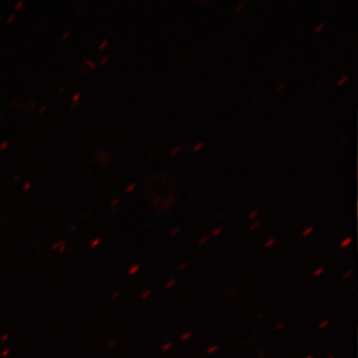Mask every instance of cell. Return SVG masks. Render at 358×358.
<instances>
[{
    "label": "cell",
    "mask_w": 358,
    "mask_h": 358,
    "mask_svg": "<svg viewBox=\"0 0 358 358\" xmlns=\"http://www.w3.org/2000/svg\"><path fill=\"white\" fill-rule=\"evenodd\" d=\"M324 267H320L319 268H317V270L313 272V277H319L320 275H322V273L324 272Z\"/></svg>",
    "instance_id": "cell-10"
},
{
    "label": "cell",
    "mask_w": 358,
    "mask_h": 358,
    "mask_svg": "<svg viewBox=\"0 0 358 358\" xmlns=\"http://www.w3.org/2000/svg\"><path fill=\"white\" fill-rule=\"evenodd\" d=\"M352 274H353V271L348 270V272H346L345 274L343 275V280L348 279V278H350V275H352Z\"/></svg>",
    "instance_id": "cell-26"
},
{
    "label": "cell",
    "mask_w": 358,
    "mask_h": 358,
    "mask_svg": "<svg viewBox=\"0 0 358 358\" xmlns=\"http://www.w3.org/2000/svg\"><path fill=\"white\" fill-rule=\"evenodd\" d=\"M136 183H131L129 186H127L126 188V192L127 193H131L133 192L134 189H136Z\"/></svg>",
    "instance_id": "cell-12"
},
{
    "label": "cell",
    "mask_w": 358,
    "mask_h": 358,
    "mask_svg": "<svg viewBox=\"0 0 358 358\" xmlns=\"http://www.w3.org/2000/svg\"><path fill=\"white\" fill-rule=\"evenodd\" d=\"M329 320H324V322H322V324H320L319 329H326L327 326H329Z\"/></svg>",
    "instance_id": "cell-22"
},
{
    "label": "cell",
    "mask_w": 358,
    "mask_h": 358,
    "mask_svg": "<svg viewBox=\"0 0 358 358\" xmlns=\"http://www.w3.org/2000/svg\"><path fill=\"white\" fill-rule=\"evenodd\" d=\"M257 1H260V0H257Z\"/></svg>",
    "instance_id": "cell-40"
},
{
    "label": "cell",
    "mask_w": 358,
    "mask_h": 358,
    "mask_svg": "<svg viewBox=\"0 0 358 358\" xmlns=\"http://www.w3.org/2000/svg\"><path fill=\"white\" fill-rule=\"evenodd\" d=\"M176 284V280H173V281H171L169 282H167L166 285V288L169 289L171 288V287H173L174 285Z\"/></svg>",
    "instance_id": "cell-31"
},
{
    "label": "cell",
    "mask_w": 358,
    "mask_h": 358,
    "mask_svg": "<svg viewBox=\"0 0 358 358\" xmlns=\"http://www.w3.org/2000/svg\"><path fill=\"white\" fill-rule=\"evenodd\" d=\"M24 6L25 0H18V1L16 2L15 6H14V11H15V13H18V11H20Z\"/></svg>",
    "instance_id": "cell-2"
},
{
    "label": "cell",
    "mask_w": 358,
    "mask_h": 358,
    "mask_svg": "<svg viewBox=\"0 0 358 358\" xmlns=\"http://www.w3.org/2000/svg\"><path fill=\"white\" fill-rule=\"evenodd\" d=\"M204 147V141H199V143H195L194 147H193V152H199L202 150Z\"/></svg>",
    "instance_id": "cell-5"
},
{
    "label": "cell",
    "mask_w": 358,
    "mask_h": 358,
    "mask_svg": "<svg viewBox=\"0 0 358 358\" xmlns=\"http://www.w3.org/2000/svg\"><path fill=\"white\" fill-rule=\"evenodd\" d=\"M192 331H188V333L181 334L180 339H181V341H187V339L192 338Z\"/></svg>",
    "instance_id": "cell-11"
},
{
    "label": "cell",
    "mask_w": 358,
    "mask_h": 358,
    "mask_svg": "<svg viewBox=\"0 0 358 358\" xmlns=\"http://www.w3.org/2000/svg\"><path fill=\"white\" fill-rule=\"evenodd\" d=\"M47 105H44L43 107L41 108V109L39 110V113L40 114H43V113L45 112V110L47 109Z\"/></svg>",
    "instance_id": "cell-35"
},
{
    "label": "cell",
    "mask_w": 358,
    "mask_h": 358,
    "mask_svg": "<svg viewBox=\"0 0 358 358\" xmlns=\"http://www.w3.org/2000/svg\"><path fill=\"white\" fill-rule=\"evenodd\" d=\"M86 65L91 70H95L96 68V63L91 60H86Z\"/></svg>",
    "instance_id": "cell-8"
},
{
    "label": "cell",
    "mask_w": 358,
    "mask_h": 358,
    "mask_svg": "<svg viewBox=\"0 0 358 358\" xmlns=\"http://www.w3.org/2000/svg\"><path fill=\"white\" fill-rule=\"evenodd\" d=\"M121 202V199H115L114 201H112V203H110V206L112 207H117V205Z\"/></svg>",
    "instance_id": "cell-32"
},
{
    "label": "cell",
    "mask_w": 358,
    "mask_h": 358,
    "mask_svg": "<svg viewBox=\"0 0 358 358\" xmlns=\"http://www.w3.org/2000/svg\"><path fill=\"white\" fill-rule=\"evenodd\" d=\"M245 6H246V3H245L244 1L240 2V3L238 4V6L236 7V13H240V11L243 10Z\"/></svg>",
    "instance_id": "cell-19"
},
{
    "label": "cell",
    "mask_w": 358,
    "mask_h": 358,
    "mask_svg": "<svg viewBox=\"0 0 358 358\" xmlns=\"http://www.w3.org/2000/svg\"><path fill=\"white\" fill-rule=\"evenodd\" d=\"M282 327H284V324L281 322V324H278L277 326H275V331H279V329H281Z\"/></svg>",
    "instance_id": "cell-34"
},
{
    "label": "cell",
    "mask_w": 358,
    "mask_h": 358,
    "mask_svg": "<svg viewBox=\"0 0 358 358\" xmlns=\"http://www.w3.org/2000/svg\"><path fill=\"white\" fill-rule=\"evenodd\" d=\"M8 147H9V143L7 141H3V143H0V150H1V152H4V150H6V148Z\"/></svg>",
    "instance_id": "cell-17"
},
{
    "label": "cell",
    "mask_w": 358,
    "mask_h": 358,
    "mask_svg": "<svg viewBox=\"0 0 358 358\" xmlns=\"http://www.w3.org/2000/svg\"><path fill=\"white\" fill-rule=\"evenodd\" d=\"M179 231H180V228H179V227L174 228V229L173 231H171V236H176V235H178L179 233Z\"/></svg>",
    "instance_id": "cell-30"
},
{
    "label": "cell",
    "mask_w": 358,
    "mask_h": 358,
    "mask_svg": "<svg viewBox=\"0 0 358 358\" xmlns=\"http://www.w3.org/2000/svg\"><path fill=\"white\" fill-rule=\"evenodd\" d=\"M70 35V31H65L64 33H63L62 36H61V40H62V41H66V40L69 38Z\"/></svg>",
    "instance_id": "cell-20"
},
{
    "label": "cell",
    "mask_w": 358,
    "mask_h": 358,
    "mask_svg": "<svg viewBox=\"0 0 358 358\" xmlns=\"http://www.w3.org/2000/svg\"><path fill=\"white\" fill-rule=\"evenodd\" d=\"M313 232V228L308 227L307 229H305L303 231V233H301V236L308 237V235L312 234Z\"/></svg>",
    "instance_id": "cell-7"
},
{
    "label": "cell",
    "mask_w": 358,
    "mask_h": 358,
    "mask_svg": "<svg viewBox=\"0 0 358 358\" xmlns=\"http://www.w3.org/2000/svg\"><path fill=\"white\" fill-rule=\"evenodd\" d=\"M275 243V238H271V239H268L267 241V243L265 244L266 248H271V247L273 246Z\"/></svg>",
    "instance_id": "cell-14"
},
{
    "label": "cell",
    "mask_w": 358,
    "mask_h": 358,
    "mask_svg": "<svg viewBox=\"0 0 358 358\" xmlns=\"http://www.w3.org/2000/svg\"><path fill=\"white\" fill-rule=\"evenodd\" d=\"M222 232H223V228L219 227V228H217V229L212 231V236L217 237Z\"/></svg>",
    "instance_id": "cell-13"
},
{
    "label": "cell",
    "mask_w": 358,
    "mask_h": 358,
    "mask_svg": "<svg viewBox=\"0 0 358 358\" xmlns=\"http://www.w3.org/2000/svg\"><path fill=\"white\" fill-rule=\"evenodd\" d=\"M287 86H288V83H287V82H284V83H282L279 87H278V92L284 91Z\"/></svg>",
    "instance_id": "cell-25"
},
{
    "label": "cell",
    "mask_w": 358,
    "mask_h": 358,
    "mask_svg": "<svg viewBox=\"0 0 358 358\" xmlns=\"http://www.w3.org/2000/svg\"><path fill=\"white\" fill-rule=\"evenodd\" d=\"M15 20H16V14L13 13V14H11V15L8 16V18H7V20H6L7 24H13L14 21H15Z\"/></svg>",
    "instance_id": "cell-9"
},
{
    "label": "cell",
    "mask_w": 358,
    "mask_h": 358,
    "mask_svg": "<svg viewBox=\"0 0 358 358\" xmlns=\"http://www.w3.org/2000/svg\"><path fill=\"white\" fill-rule=\"evenodd\" d=\"M352 237H346L345 239H343V241L341 242V244H339V247H341V249L348 248V247L350 246V245L352 244Z\"/></svg>",
    "instance_id": "cell-1"
},
{
    "label": "cell",
    "mask_w": 358,
    "mask_h": 358,
    "mask_svg": "<svg viewBox=\"0 0 358 358\" xmlns=\"http://www.w3.org/2000/svg\"><path fill=\"white\" fill-rule=\"evenodd\" d=\"M109 59H110L109 56H108V55L103 56V57L102 59H101L100 65L101 66L106 65V63H107L108 61H109Z\"/></svg>",
    "instance_id": "cell-21"
},
{
    "label": "cell",
    "mask_w": 358,
    "mask_h": 358,
    "mask_svg": "<svg viewBox=\"0 0 358 358\" xmlns=\"http://www.w3.org/2000/svg\"><path fill=\"white\" fill-rule=\"evenodd\" d=\"M171 348H173V343H169L162 346V350H164V352H166V350H171Z\"/></svg>",
    "instance_id": "cell-23"
},
{
    "label": "cell",
    "mask_w": 358,
    "mask_h": 358,
    "mask_svg": "<svg viewBox=\"0 0 358 358\" xmlns=\"http://www.w3.org/2000/svg\"><path fill=\"white\" fill-rule=\"evenodd\" d=\"M258 211H252L251 213H249V215L247 216V218L249 219V220H253V219H255L257 216H258Z\"/></svg>",
    "instance_id": "cell-18"
},
{
    "label": "cell",
    "mask_w": 358,
    "mask_h": 358,
    "mask_svg": "<svg viewBox=\"0 0 358 358\" xmlns=\"http://www.w3.org/2000/svg\"><path fill=\"white\" fill-rule=\"evenodd\" d=\"M209 238L207 236H205L203 238H201V239H199V245H204L205 243H207L208 242Z\"/></svg>",
    "instance_id": "cell-29"
},
{
    "label": "cell",
    "mask_w": 358,
    "mask_h": 358,
    "mask_svg": "<svg viewBox=\"0 0 358 358\" xmlns=\"http://www.w3.org/2000/svg\"><path fill=\"white\" fill-rule=\"evenodd\" d=\"M324 27H326V23H320V24L315 26V29H313V33H315V34H319V33L324 29Z\"/></svg>",
    "instance_id": "cell-4"
},
{
    "label": "cell",
    "mask_w": 358,
    "mask_h": 358,
    "mask_svg": "<svg viewBox=\"0 0 358 358\" xmlns=\"http://www.w3.org/2000/svg\"><path fill=\"white\" fill-rule=\"evenodd\" d=\"M148 294H150V292H148V293L143 294V296H145H145H147Z\"/></svg>",
    "instance_id": "cell-36"
},
{
    "label": "cell",
    "mask_w": 358,
    "mask_h": 358,
    "mask_svg": "<svg viewBox=\"0 0 358 358\" xmlns=\"http://www.w3.org/2000/svg\"><path fill=\"white\" fill-rule=\"evenodd\" d=\"M80 99H81V94H80V93H78V94H76V95L73 96V99H72L73 106L77 105L78 101H79Z\"/></svg>",
    "instance_id": "cell-15"
},
{
    "label": "cell",
    "mask_w": 358,
    "mask_h": 358,
    "mask_svg": "<svg viewBox=\"0 0 358 358\" xmlns=\"http://www.w3.org/2000/svg\"><path fill=\"white\" fill-rule=\"evenodd\" d=\"M259 225H260V223L259 222H255V223H253L252 224L251 226H250V228H249V230L250 231H254V230H256L257 228L259 227Z\"/></svg>",
    "instance_id": "cell-28"
},
{
    "label": "cell",
    "mask_w": 358,
    "mask_h": 358,
    "mask_svg": "<svg viewBox=\"0 0 358 358\" xmlns=\"http://www.w3.org/2000/svg\"><path fill=\"white\" fill-rule=\"evenodd\" d=\"M348 80H350V76H348V74L343 75V77L339 78V79L338 80V83H336V85H338V87H343V85H345L346 82L348 81Z\"/></svg>",
    "instance_id": "cell-3"
},
{
    "label": "cell",
    "mask_w": 358,
    "mask_h": 358,
    "mask_svg": "<svg viewBox=\"0 0 358 358\" xmlns=\"http://www.w3.org/2000/svg\"><path fill=\"white\" fill-rule=\"evenodd\" d=\"M0 122H1V119H0Z\"/></svg>",
    "instance_id": "cell-39"
},
{
    "label": "cell",
    "mask_w": 358,
    "mask_h": 358,
    "mask_svg": "<svg viewBox=\"0 0 358 358\" xmlns=\"http://www.w3.org/2000/svg\"><path fill=\"white\" fill-rule=\"evenodd\" d=\"M306 358H313V355H308V357H306Z\"/></svg>",
    "instance_id": "cell-37"
},
{
    "label": "cell",
    "mask_w": 358,
    "mask_h": 358,
    "mask_svg": "<svg viewBox=\"0 0 358 358\" xmlns=\"http://www.w3.org/2000/svg\"><path fill=\"white\" fill-rule=\"evenodd\" d=\"M180 150H181L180 147L174 148H173V150H171V155H176L179 154V152H180Z\"/></svg>",
    "instance_id": "cell-24"
},
{
    "label": "cell",
    "mask_w": 358,
    "mask_h": 358,
    "mask_svg": "<svg viewBox=\"0 0 358 358\" xmlns=\"http://www.w3.org/2000/svg\"><path fill=\"white\" fill-rule=\"evenodd\" d=\"M31 187H32V182H30V181H28V182L26 183V185H23V190H24V192H27V190Z\"/></svg>",
    "instance_id": "cell-27"
},
{
    "label": "cell",
    "mask_w": 358,
    "mask_h": 358,
    "mask_svg": "<svg viewBox=\"0 0 358 358\" xmlns=\"http://www.w3.org/2000/svg\"><path fill=\"white\" fill-rule=\"evenodd\" d=\"M187 265H188L187 262L181 264V265L179 266L178 270L179 271H182L183 268H185L186 267H187Z\"/></svg>",
    "instance_id": "cell-33"
},
{
    "label": "cell",
    "mask_w": 358,
    "mask_h": 358,
    "mask_svg": "<svg viewBox=\"0 0 358 358\" xmlns=\"http://www.w3.org/2000/svg\"><path fill=\"white\" fill-rule=\"evenodd\" d=\"M329 358H334V357H329Z\"/></svg>",
    "instance_id": "cell-38"
},
{
    "label": "cell",
    "mask_w": 358,
    "mask_h": 358,
    "mask_svg": "<svg viewBox=\"0 0 358 358\" xmlns=\"http://www.w3.org/2000/svg\"><path fill=\"white\" fill-rule=\"evenodd\" d=\"M108 45H109V39H103L101 44L99 45V50L103 51L107 48Z\"/></svg>",
    "instance_id": "cell-6"
},
{
    "label": "cell",
    "mask_w": 358,
    "mask_h": 358,
    "mask_svg": "<svg viewBox=\"0 0 358 358\" xmlns=\"http://www.w3.org/2000/svg\"><path fill=\"white\" fill-rule=\"evenodd\" d=\"M218 350V346L217 345H213L211 346V348H209L208 350H206V352L208 353V355H211V353H214L217 352Z\"/></svg>",
    "instance_id": "cell-16"
}]
</instances>
